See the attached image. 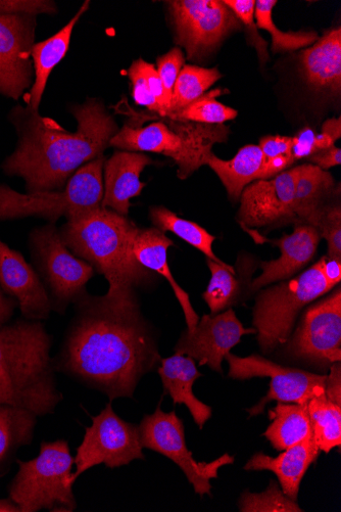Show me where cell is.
<instances>
[{"instance_id":"obj_25","label":"cell","mask_w":341,"mask_h":512,"mask_svg":"<svg viewBox=\"0 0 341 512\" xmlns=\"http://www.w3.org/2000/svg\"><path fill=\"white\" fill-rule=\"evenodd\" d=\"M90 2H85L71 21L51 38L35 43L31 51L34 81L26 99L27 108L39 112L43 93L54 69L66 57L75 26L88 11Z\"/></svg>"},{"instance_id":"obj_36","label":"cell","mask_w":341,"mask_h":512,"mask_svg":"<svg viewBox=\"0 0 341 512\" xmlns=\"http://www.w3.org/2000/svg\"><path fill=\"white\" fill-rule=\"evenodd\" d=\"M223 92L228 91L217 88L205 93L197 101L176 113L170 114L166 118L210 125H219L234 120L238 115L237 111L217 101V98L222 96Z\"/></svg>"},{"instance_id":"obj_14","label":"cell","mask_w":341,"mask_h":512,"mask_svg":"<svg viewBox=\"0 0 341 512\" xmlns=\"http://www.w3.org/2000/svg\"><path fill=\"white\" fill-rule=\"evenodd\" d=\"M286 352L295 359L320 367L341 360V290L311 305L291 334Z\"/></svg>"},{"instance_id":"obj_40","label":"cell","mask_w":341,"mask_h":512,"mask_svg":"<svg viewBox=\"0 0 341 512\" xmlns=\"http://www.w3.org/2000/svg\"><path fill=\"white\" fill-rule=\"evenodd\" d=\"M184 61L183 52L179 48L172 49L166 55L159 57L157 60V72L163 84L168 114L171 110L173 89L177 78L184 67Z\"/></svg>"},{"instance_id":"obj_21","label":"cell","mask_w":341,"mask_h":512,"mask_svg":"<svg viewBox=\"0 0 341 512\" xmlns=\"http://www.w3.org/2000/svg\"><path fill=\"white\" fill-rule=\"evenodd\" d=\"M313 435L284 450L277 457L264 452L255 454L245 465L246 471H269L276 475L283 493L291 500L298 501L301 483L320 455Z\"/></svg>"},{"instance_id":"obj_42","label":"cell","mask_w":341,"mask_h":512,"mask_svg":"<svg viewBox=\"0 0 341 512\" xmlns=\"http://www.w3.org/2000/svg\"><path fill=\"white\" fill-rule=\"evenodd\" d=\"M57 13L56 3L50 0H0V15L36 17Z\"/></svg>"},{"instance_id":"obj_18","label":"cell","mask_w":341,"mask_h":512,"mask_svg":"<svg viewBox=\"0 0 341 512\" xmlns=\"http://www.w3.org/2000/svg\"><path fill=\"white\" fill-rule=\"evenodd\" d=\"M0 288L16 300L28 320L42 321L53 310L50 295L40 275L21 253L0 240Z\"/></svg>"},{"instance_id":"obj_23","label":"cell","mask_w":341,"mask_h":512,"mask_svg":"<svg viewBox=\"0 0 341 512\" xmlns=\"http://www.w3.org/2000/svg\"><path fill=\"white\" fill-rule=\"evenodd\" d=\"M301 71L316 90L339 95L341 90V29L335 28L300 55Z\"/></svg>"},{"instance_id":"obj_13","label":"cell","mask_w":341,"mask_h":512,"mask_svg":"<svg viewBox=\"0 0 341 512\" xmlns=\"http://www.w3.org/2000/svg\"><path fill=\"white\" fill-rule=\"evenodd\" d=\"M225 359L229 364L228 377L232 380H271L268 394L258 404L248 409L251 417L263 413L271 401L308 405L314 396L325 392L326 376L285 367L258 354L238 357L230 352Z\"/></svg>"},{"instance_id":"obj_8","label":"cell","mask_w":341,"mask_h":512,"mask_svg":"<svg viewBox=\"0 0 341 512\" xmlns=\"http://www.w3.org/2000/svg\"><path fill=\"white\" fill-rule=\"evenodd\" d=\"M332 289L318 261L287 282L260 290L253 310V324L261 350L268 354L284 346L303 309Z\"/></svg>"},{"instance_id":"obj_33","label":"cell","mask_w":341,"mask_h":512,"mask_svg":"<svg viewBox=\"0 0 341 512\" xmlns=\"http://www.w3.org/2000/svg\"><path fill=\"white\" fill-rule=\"evenodd\" d=\"M128 74L134 102L159 117H167L164 88L156 67L139 59L131 65Z\"/></svg>"},{"instance_id":"obj_5","label":"cell","mask_w":341,"mask_h":512,"mask_svg":"<svg viewBox=\"0 0 341 512\" xmlns=\"http://www.w3.org/2000/svg\"><path fill=\"white\" fill-rule=\"evenodd\" d=\"M161 121L145 127L125 125L112 138L111 147L126 152H149L172 159L180 179H186L202 166L217 144L227 142L230 130L223 124L210 125L177 121L157 116Z\"/></svg>"},{"instance_id":"obj_2","label":"cell","mask_w":341,"mask_h":512,"mask_svg":"<svg viewBox=\"0 0 341 512\" xmlns=\"http://www.w3.org/2000/svg\"><path fill=\"white\" fill-rule=\"evenodd\" d=\"M71 112L78 122L76 132L21 105L9 113L18 139L2 170L7 176L22 178L26 194L64 190L82 166L103 156L119 131L99 100L89 99Z\"/></svg>"},{"instance_id":"obj_3","label":"cell","mask_w":341,"mask_h":512,"mask_svg":"<svg viewBox=\"0 0 341 512\" xmlns=\"http://www.w3.org/2000/svg\"><path fill=\"white\" fill-rule=\"evenodd\" d=\"M139 229L128 217L100 207L68 219L60 230L69 250L106 277L109 291L103 299L115 310H140L136 290L158 279L134 255Z\"/></svg>"},{"instance_id":"obj_10","label":"cell","mask_w":341,"mask_h":512,"mask_svg":"<svg viewBox=\"0 0 341 512\" xmlns=\"http://www.w3.org/2000/svg\"><path fill=\"white\" fill-rule=\"evenodd\" d=\"M142 448L160 453L178 465L192 485L194 492L201 497H212L211 480L218 478V471L224 465L232 464L234 457L224 454L213 462H198L187 449L185 430L181 420L173 410L165 412L161 403L153 414L145 415L138 427Z\"/></svg>"},{"instance_id":"obj_7","label":"cell","mask_w":341,"mask_h":512,"mask_svg":"<svg viewBox=\"0 0 341 512\" xmlns=\"http://www.w3.org/2000/svg\"><path fill=\"white\" fill-rule=\"evenodd\" d=\"M105 162L102 156L82 166L62 191L21 194L0 184V221L37 217L55 224L102 207Z\"/></svg>"},{"instance_id":"obj_43","label":"cell","mask_w":341,"mask_h":512,"mask_svg":"<svg viewBox=\"0 0 341 512\" xmlns=\"http://www.w3.org/2000/svg\"><path fill=\"white\" fill-rule=\"evenodd\" d=\"M224 5L234 14L241 24H245L258 36L254 20L255 0H225Z\"/></svg>"},{"instance_id":"obj_27","label":"cell","mask_w":341,"mask_h":512,"mask_svg":"<svg viewBox=\"0 0 341 512\" xmlns=\"http://www.w3.org/2000/svg\"><path fill=\"white\" fill-rule=\"evenodd\" d=\"M334 186L335 181L328 171L309 163L298 166L294 203L296 224L315 227Z\"/></svg>"},{"instance_id":"obj_4","label":"cell","mask_w":341,"mask_h":512,"mask_svg":"<svg viewBox=\"0 0 341 512\" xmlns=\"http://www.w3.org/2000/svg\"><path fill=\"white\" fill-rule=\"evenodd\" d=\"M53 339L37 320H18L0 327V405L43 416L63 400L51 357Z\"/></svg>"},{"instance_id":"obj_31","label":"cell","mask_w":341,"mask_h":512,"mask_svg":"<svg viewBox=\"0 0 341 512\" xmlns=\"http://www.w3.org/2000/svg\"><path fill=\"white\" fill-rule=\"evenodd\" d=\"M150 218L156 228L172 232L175 236L201 251L208 259L219 264H225L216 256L213 245L216 240L204 227L198 223L180 218L166 207L156 206L150 209Z\"/></svg>"},{"instance_id":"obj_45","label":"cell","mask_w":341,"mask_h":512,"mask_svg":"<svg viewBox=\"0 0 341 512\" xmlns=\"http://www.w3.org/2000/svg\"><path fill=\"white\" fill-rule=\"evenodd\" d=\"M306 161L309 162V164L327 171L328 169L341 164V150L334 145L328 149L313 154L307 158Z\"/></svg>"},{"instance_id":"obj_26","label":"cell","mask_w":341,"mask_h":512,"mask_svg":"<svg viewBox=\"0 0 341 512\" xmlns=\"http://www.w3.org/2000/svg\"><path fill=\"white\" fill-rule=\"evenodd\" d=\"M206 165L218 175L230 200L237 202L249 184L263 179L264 155L259 146L249 145L229 161L219 159L212 152L206 158Z\"/></svg>"},{"instance_id":"obj_1","label":"cell","mask_w":341,"mask_h":512,"mask_svg":"<svg viewBox=\"0 0 341 512\" xmlns=\"http://www.w3.org/2000/svg\"><path fill=\"white\" fill-rule=\"evenodd\" d=\"M55 368L110 401L132 398L161 362L155 331L140 310L119 311L89 294L77 304Z\"/></svg>"},{"instance_id":"obj_37","label":"cell","mask_w":341,"mask_h":512,"mask_svg":"<svg viewBox=\"0 0 341 512\" xmlns=\"http://www.w3.org/2000/svg\"><path fill=\"white\" fill-rule=\"evenodd\" d=\"M242 512H302L296 501L288 498L274 481L263 493L245 492L238 502Z\"/></svg>"},{"instance_id":"obj_32","label":"cell","mask_w":341,"mask_h":512,"mask_svg":"<svg viewBox=\"0 0 341 512\" xmlns=\"http://www.w3.org/2000/svg\"><path fill=\"white\" fill-rule=\"evenodd\" d=\"M313 438L320 451L329 453L341 446V406L331 402L324 393L308 402Z\"/></svg>"},{"instance_id":"obj_19","label":"cell","mask_w":341,"mask_h":512,"mask_svg":"<svg viewBox=\"0 0 341 512\" xmlns=\"http://www.w3.org/2000/svg\"><path fill=\"white\" fill-rule=\"evenodd\" d=\"M321 240L317 229L306 224H297L292 234L284 235L279 240H268L279 248L281 255L278 259L260 264L263 272L253 279L249 293H257L299 273L314 258Z\"/></svg>"},{"instance_id":"obj_38","label":"cell","mask_w":341,"mask_h":512,"mask_svg":"<svg viewBox=\"0 0 341 512\" xmlns=\"http://www.w3.org/2000/svg\"><path fill=\"white\" fill-rule=\"evenodd\" d=\"M292 137L268 135L261 139L260 149L264 155L263 179H270L286 171L296 162L292 156Z\"/></svg>"},{"instance_id":"obj_29","label":"cell","mask_w":341,"mask_h":512,"mask_svg":"<svg viewBox=\"0 0 341 512\" xmlns=\"http://www.w3.org/2000/svg\"><path fill=\"white\" fill-rule=\"evenodd\" d=\"M269 417L272 424L264 436L277 451H284L313 435L308 405L278 402Z\"/></svg>"},{"instance_id":"obj_16","label":"cell","mask_w":341,"mask_h":512,"mask_svg":"<svg viewBox=\"0 0 341 512\" xmlns=\"http://www.w3.org/2000/svg\"><path fill=\"white\" fill-rule=\"evenodd\" d=\"M36 17L0 15V95L19 101L33 84Z\"/></svg>"},{"instance_id":"obj_41","label":"cell","mask_w":341,"mask_h":512,"mask_svg":"<svg viewBox=\"0 0 341 512\" xmlns=\"http://www.w3.org/2000/svg\"><path fill=\"white\" fill-rule=\"evenodd\" d=\"M292 156L295 162L306 160L313 154L328 149L335 145L333 139L325 133L316 134L315 131L306 127L292 137Z\"/></svg>"},{"instance_id":"obj_6","label":"cell","mask_w":341,"mask_h":512,"mask_svg":"<svg viewBox=\"0 0 341 512\" xmlns=\"http://www.w3.org/2000/svg\"><path fill=\"white\" fill-rule=\"evenodd\" d=\"M17 462L19 472L9 492L21 512L76 510L72 481L75 460L66 440L42 442L37 457Z\"/></svg>"},{"instance_id":"obj_11","label":"cell","mask_w":341,"mask_h":512,"mask_svg":"<svg viewBox=\"0 0 341 512\" xmlns=\"http://www.w3.org/2000/svg\"><path fill=\"white\" fill-rule=\"evenodd\" d=\"M138 427L125 422L113 409L110 401L100 414L92 417L82 443L74 457L77 479L96 465L105 464L109 469L124 467L133 460H144Z\"/></svg>"},{"instance_id":"obj_24","label":"cell","mask_w":341,"mask_h":512,"mask_svg":"<svg viewBox=\"0 0 341 512\" xmlns=\"http://www.w3.org/2000/svg\"><path fill=\"white\" fill-rule=\"evenodd\" d=\"M160 364L158 372L166 393L170 395L174 404L187 407L194 423L202 430L212 417L213 410L193 394V384L203 377L196 360L175 353L171 357L162 358Z\"/></svg>"},{"instance_id":"obj_49","label":"cell","mask_w":341,"mask_h":512,"mask_svg":"<svg viewBox=\"0 0 341 512\" xmlns=\"http://www.w3.org/2000/svg\"><path fill=\"white\" fill-rule=\"evenodd\" d=\"M0 512H21L17 504L11 499H0Z\"/></svg>"},{"instance_id":"obj_35","label":"cell","mask_w":341,"mask_h":512,"mask_svg":"<svg viewBox=\"0 0 341 512\" xmlns=\"http://www.w3.org/2000/svg\"><path fill=\"white\" fill-rule=\"evenodd\" d=\"M221 78L222 74L216 68L184 66L175 83L171 110L167 116L200 99Z\"/></svg>"},{"instance_id":"obj_28","label":"cell","mask_w":341,"mask_h":512,"mask_svg":"<svg viewBox=\"0 0 341 512\" xmlns=\"http://www.w3.org/2000/svg\"><path fill=\"white\" fill-rule=\"evenodd\" d=\"M37 417L22 408L0 405V478L10 471L18 450L32 442Z\"/></svg>"},{"instance_id":"obj_12","label":"cell","mask_w":341,"mask_h":512,"mask_svg":"<svg viewBox=\"0 0 341 512\" xmlns=\"http://www.w3.org/2000/svg\"><path fill=\"white\" fill-rule=\"evenodd\" d=\"M175 40L197 62L212 53L241 23L219 0H173L167 2Z\"/></svg>"},{"instance_id":"obj_22","label":"cell","mask_w":341,"mask_h":512,"mask_svg":"<svg viewBox=\"0 0 341 512\" xmlns=\"http://www.w3.org/2000/svg\"><path fill=\"white\" fill-rule=\"evenodd\" d=\"M174 244L163 231L156 227L139 229L134 241L133 252L138 262L146 269L167 279L185 316L187 331L196 329L200 317L194 311L189 295L180 287L170 270L168 250Z\"/></svg>"},{"instance_id":"obj_48","label":"cell","mask_w":341,"mask_h":512,"mask_svg":"<svg viewBox=\"0 0 341 512\" xmlns=\"http://www.w3.org/2000/svg\"><path fill=\"white\" fill-rule=\"evenodd\" d=\"M322 133L327 134L330 136L334 142L337 141V139L341 136V120L340 118L337 119H329L325 121V123L322 126Z\"/></svg>"},{"instance_id":"obj_46","label":"cell","mask_w":341,"mask_h":512,"mask_svg":"<svg viewBox=\"0 0 341 512\" xmlns=\"http://www.w3.org/2000/svg\"><path fill=\"white\" fill-rule=\"evenodd\" d=\"M319 261L326 281L333 288L339 285L341 281V260L331 259L325 256Z\"/></svg>"},{"instance_id":"obj_30","label":"cell","mask_w":341,"mask_h":512,"mask_svg":"<svg viewBox=\"0 0 341 512\" xmlns=\"http://www.w3.org/2000/svg\"><path fill=\"white\" fill-rule=\"evenodd\" d=\"M211 271V279L203 298L208 304L212 315L221 313L236 305L246 297L252 283L253 273H241L237 277L235 268L228 264H219L207 259Z\"/></svg>"},{"instance_id":"obj_17","label":"cell","mask_w":341,"mask_h":512,"mask_svg":"<svg viewBox=\"0 0 341 512\" xmlns=\"http://www.w3.org/2000/svg\"><path fill=\"white\" fill-rule=\"evenodd\" d=\"M252 334H257V331L243 327L235 312L229 308L216 315H204L196 329L192 332L186 330L181 335L174 351L197 360L200 366L208 365L223 374L225 357L243 336Z\"/></svg>"},{"instance_id":"obj_39","label":"cell","mask_w":341,"mask_h":512,"mask_svg":"<svg viewBox=\"0 0 341 512\" xmlns=\"http://www.w3.org/2000/svg\"><path fill=\"white\" fill-rule=\"evenodd\" d=\"M315 228L321 239L327 242L331 259L341 260V208L339 205L327 204L321 210Z\"/></svg>"},{"instance_id":"obj_15","label":"cell","mask_w":341,"mask_h":512,"mask_svg":"<svg viewBox=\"0 0 341 512\" xmlns=\"http://www.w3.org/2000/svg\"><path fill=\"white\" fill-rule=\"evenodd\" d=\"M298 166L270 179L252 182L243 190L237 218L248 228L296 223L294 209Z\"/></svg>"},{"instance_id":"obj_20","label":"cell","mask_w":341,"mask_h":512,"mask_svg":"<svg viewBox=\"0 0 341 512\" xmlns=\"http://www.w3.org/2000/svg\"><path fill=\"white\" fill-rule=\"evenodd\" d=\"M153 164L155 162L142 153L126 151H118L106 160L102 208L128 217L131 199L139 197L146 185L140 175Z\"/></svg>"},{"instance_id":"obj_44","label":"cell","mask_w":341,"mask_h":512,"mask_svg":"<svg viewBox=\"0 0 341 512\" xmlns=\"http://www.w3.org/2000/svg\"><path fill=\"white\" fill-rule=\"evenodd\" d=\"M325 395L336 405L341 406V364L336 362L330 366L329 375L326 376Z\"/></svg>"},{"instance_id":"obj_9","label":"cell","mask_w":341,"mask_h":512,"mask_svg":"<svg viewBox=\"0 0 341 512\" xmlns=\"http://www.w3.org/2000/svg\"><path fill=\"white\" fill-rule=\"evenodd\" d=\"M29 244L53 310L64 313L88 295L86 285L95 270L69 250L55 224L32 230Z\"/></svg>"},{"instance_id":"obj_34","label":"cell","mask_w":341,"mask_h":512,"mask_svg":"<svg viewBox=\"0 0 341 512\" xmlns=\"http://www.w3.org/2000/svg\"><path fill=\"white\" fill-rule=\"evenodd\" d=\"M276 4V0H258L255 10L257 27L272 37V52L287 53L310 48L319 39L318 34L314 31L282 32L272 17Z\"/></svg>"},{"instance_id":"obj_47","label":"cell","mask_w":341,"mask_h":512,"mask_svg":"<svg viewBox=\"0 0 341 512\" xmlns=\"http://www.w3.org/2000/svg\"><path fill=\"white\" fill-rule=\"evenodd\" d=\"M16 306H18L16 300L8 296L2 288H0V327L9 322Z\"/></svg>"}]
</instances>
